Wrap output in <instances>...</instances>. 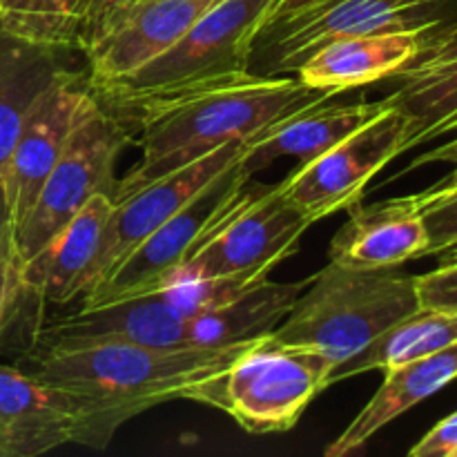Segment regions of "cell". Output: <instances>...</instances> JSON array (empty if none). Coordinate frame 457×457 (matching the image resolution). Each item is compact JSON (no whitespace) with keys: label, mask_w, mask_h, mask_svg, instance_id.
I'll return each instance as SVG.
<instances>
[{"label":"cell","mask_w":457,"mask_h":457,"mask_svg":"<svg viewBox=\"0 0 457 457\" xmlns=\"http://www.w3.org/2000/svg\"><path fill=\"white\" fill-rule=\"evenodd\" d=\"M422 36L424 31H393L330 40L299 65L297 79L335 96L393 79L420 52Z\"/></svg>","instance_id":"ffe728a7"},{"label":"cell","mask_w":457,"mask_h":457,"mask_svg":"<svg viewBox=\"0 0 457 457\" xmlns=\"http://www.w3.org/2000/svg\"><path fill=\"white\" fill-rule=\"evenodd\" d=\"M275 0H219L161 56L112 83L89 87L116 116L143 103L250 71L254 40Z\"/></svg>","instance_id":"277c9868"},{"label":"cell","mask_w":457,"mask_h":457,"mask_svg":"<svg viewBox=\"0 0 457 457\" xmlns=\"http://www.w3.org/2000/svg\"><path fill=\"white\" fill-rule=\"evenodd\" d=\"M129 141L125 119L94 103L45 179L25 221L13 230L22 263L38 254L94 195L103 192L114 199L116 161Z\"/></svg>","instance_id":"8992f818"},{"label":"cell","mask_w":457,"mask_h":457,"mask_svg":"<svg viewBox=\"0 0 457 457\" xmlns=\"http://www.w3.org/2000/svg\"><path fill=\"white\" fill-rule=\"evenodd\" d=\"M308 281L275 284L262 279L223 306L190 317L186 324L187 346L217 348L268 337L288 315Z\"/></svg>","instance_id":"603a6c76"},{"label":"cell","mask_w":457,"mask_h":457,"mask_svg":"<svg viewBox=\"0 0 457 457\" xmlns=\"http://www.w3.org/2000/svg\"><path fill=\"white\" fill-rule=\"evenodd\" d=\"M112 205L110 195H94L38 254L22 263L25 293L49 303H70L83 297L85 277L96 257Z\"/></svg>","instance_id":"d6986e66"},{"label":"cell","mask_w":457,"mask_h":457,"mask_svg":"<svg viewBox=\"0 0 457 457\" xmlns=\"http://www.w3.org/2000/svg\"><path fill=\"white\" fill-rule=\"evenodd\" d=\"M187 320L165 299L163 290L83 306L74 315L49 321L40 328L38 351L132 344L152 348H181Z\"/></svg>","instance_id":"5bb4252c"},{"label":"cell","mask_w":457,"mask_h":457,"mask_svg":"<svg viewBox=\"0 0 457 457\" xmlns=\"http://www.w3.org/2000/svg\"><path fill=\"white\" fill-rule=\"evenodd\" d=\"M94 0H0V29L40 45L79 47Z\"/></svg>","instance_id":"d4e9b609"},{"label":"cell","mask_w":457,"mask_h":457,"mask_svg":"<svg viewBox=\"0 0 457 457\" xmlns=\"http://www.w3.org/2000/svg\"><path fill=\"white\" fill-rule=\"evenodd\" d=\"M437 161H449V163H453V172H451L449 177L442 179L440 183H436L431 190H451V187H457V138L445 143V145L437 147V150H431L427 152V154L418 156V159L409 165V170L420 168V165L424 163H437Z\"/></svg>","instance_id":"4dcf8cb0"},{"label":"cell","mask_w":457,"mask_h":457,"mask_svg":"<svg viewBox=\"0 0 457 457\" xmlns=\"http://www.w3.org/2000/svg\"><path fill=\"white\" fill-rule=\"evenodd\" d=\"M65 52L0 29V186L29 110L45 89L71 71Z\"/></svg>","instance_id":"7402d4cb"},{"label":"cell","mask_w":457,"mask_h":457,"mask_svg":"<svg viewBox=\"0 0 457 457\" xmlns=\"http://www.w3.org/2000/svg\"><path fill=\"white\" fill-rule=\"evenodd\" d=\"M457 344V312L415 311L391 328L384 330L378 339L351 360L335 366L328 375V386L344 382L369 370H388L406 361L433 355L446 346Z\"/></svg>","instance_id":"cb8c5ba5"},{"label":"cell","mask_w":457,"mask_h":457,"mask_svg":"<svg viewBox=\"0 0 457 457\" xmlns=\"http://www.w3.org/2000/svg\"><path fill=\"white\" fill-rule=\"evenodd\" d=\"M333 3H337V0H275V4H272L270 13H268L266 18V25L263 27L275 25V22L293 21V18H299V16H306V13L317 12V9Z\"/></svg>","instance_id":"f546056e"},{"label":"cell","mask_w":457,"mask_h":457,"mask_svg":"<svg viewBox=\"0 0 457 457\" xmlns=\"http://www.w3.org/2000/svg\"><path fill=\"white\" fill-rule=\"evenodd\" d=\"M74 404L34 373L0 364V457H36L74 442Z\"/></svg>","instance_id":"e0dca14e"},{"label":"cell","mask_w":457,"mask_h":457,"mask_svg":"<svg viewBox=\"0 0 457 457\" xmlns=\"http://www.w3.org/2000/svg\"><path fill=\"white\" fill-rule=\"evenodd\" d=\"M384 107L386 101L317 103L245 141L241 163L250 177L277 159H299V165H303L375 119Z\"/></svg>","instance_id":"ac0fdd59"},{"label":"cell","mask_w":457,"mask_h":457,"mask_svg":"<svg viewBox=\"0 0 457 457\" xmlns=\"http://www.w3.org/2000/svg\"><path fill=\"white\" fill-rule=\"evenodd\" d=\"M13 228L12 221V210H9V201H7V192H4V186H0V239H3L4 232Z\"/></svg>","instance_id":"d6a6232c"},{"label":"cell","mask_w":457,"mask_h":457,"mask_svg":"<svg viewBox=\"0 0 457 457\" xmlns=\"http://www.w3.org/2000/svg\"><path fill=\"white\" fill-rule=\"evenodd\" d=\"M244 145L245 143H228V145L192 161L190 165L163 174V177L138 187L132 195L114 201L101 244H98L96 257L85 277L83 297L96 290L145 237L163 226L187 201L195 199L221 170H226L244 152Z\"/></svg>","instance_id":"7c38bea8"},{"label":"cell","mask_w":457,"mask_h":457,"mask_svg":"<svg viewBox=\"0 0 457 457\" xmlns=\"http://www.w3.org/2000/svg\"><path fill=\"white\" fill-rule=\"evenodd\" d=\"M250 344L217 348L103 344L36 351L31 373L74 404V445L107 449L125 422L170 400H183L187 391L223 373Z\"/></svg>","instance_id":"6da1fadb"},{"label":"cell","mask_w":457,"mask_h":457,"mask_svg":"<svg viewBox=\"0 0 457 457\" xmlns=\"http://www.w3.org/2000/svg\"><path fill=\"white\" fill-rule=\"evenodd\" d=\"M25 293L22 284V257L18 253L16 235L9 228L0 239V337L13 315L18 299Z\"/></svg>","instance_id":"83f0119b"},{"label":"cell","mask_w":457,"mask_h":457,"mask_svg":"<svg viewBox=\"0 0 457 457\" xmlns=\"http://www.w3.org/2000/svg\"><path fill=\"white\" fill-rule=\"evenodd\" d=\"M457 451V411L431 428L411 449V457H453Z\"/></svg>","instance_id":"f1b7e54d"},{"label":"cell","mask_w":457,"mask_h":457,"mask_svg":"<svg viewBox=\"0 0 457 457\" xmlns=\"http://www.w3.org/2000/svg\"><path fill=\"white\" fill-rule=\"evenodd\" d=\"M415 293L424 311L457 312V245L445 250L436 270L415 277Z\"/></svg>","instance_id":"4316f807"},{"label":"cell","mask_w":457,"mask_h":457,"mask_svg":"<svg viewBox=\"0 0 457 457\" xmlns=\"http://www.w3.org/2000/svg\"><path fill=\"white\" fill-rule=\"evenodd\" d=\"M116 3H120V0H94L92 9H89V16L87 21H85V27H83V34H80V40H83V36L87 34L89 29H92L94 25H96L98 21H101L103 16H105L107 12H110L112 7H114ZM80 40H79V47H80Z\"/></svg>","instance_id":"1f68e13d"},{"label":"cell","mask_w":457,"mask_h":457,"mask_svg":"<svg viewBox=\"0 0 457 457\" xmlns=\"http://www.w3.org/2000/svg\"><path fill=\"white\" fill-rule=\"evenodd\" d=\"M333 96L324 89L308 87L299 79L248 71L177 96L143 103L128 114L137 123L141 163L116 181L112 201L123 199L228 143L250 141L277 120Z\"/></svg>","instance_id":"7a4b0ae2"},{"label":"cell","mask_w":457,"mask_h":457,"mask_svg":"<svg viewBox=\"0 0 457 457\" xmlns=\"http://www.w3.org/2000/svg\"><path fill=\"white\" fill-rule=\"evenodd\" d=\"M427 228L424 257L440 254L457 245V187L451 190H424L418 195Z\"/></svg>","instance_id":"484cf974"},{"label":"cell","mask_w":457,"mask_h":457,"mask_svg":"<svg viewBox=\"0 0 457 457\" xmlns=\"http://www.w3.org/2000/svg\"><path fill=\"white\" fill-rule=\"evenodd\" d=\"M219 0H120L80 40L89 87L132 74L172 47Z\"/></svg>","instance_id":"8fae6325"},{"label":"cell","mask_w":457,"mask_h":457,"mask_svg":"<svg viewBox=\"0 0 457 457\" xmlns=\"http://www.w3.org/2000/svg\"><path fill=\"white\" fill-rule=\"evenodd\" d=\"M427 228L418 195L388 199L382 204L353 205L351 217L333 237L328 257L346 268H395L411 259H422Z\"/></svg>","instance_id":"2e32d148"},{"label":"cell","mask_w":457,"mask_h":457,"mask_svg":"<svg viewBox=\"0 0 457 457\" xmlns=\"http://www.w3.org/2000/svg\"><path fill=\"white\" fill-rule=\"evenodd\" d=\"M312 219L286 196L284 187H259L232 210L208 239L170 277V284L195 279H266L268 272L297 253L299 239ZM163 286V288H165Z\"/></svg>","instance_id":"ba28073f"},{"label":"cell","mask_w":457,"mask_h":457,"mask_svg":"<svg viewBox=\"0 0 457 457\" xmlns=\"http://www.w3.org/2000/svg\"><path fill=\"white\" fill-rule=\"evenodd\" d=\"M457 18V0H337L333 4L275 22L259 31L266 58L262 76L297 71L315 49L351 36L428 31Z\"/></svg>","instance_id":"9c48e42d"},{"label":"cell","mask_w":457,"mask_h":457,"mask_svg":"<svg viewBox=\"0 0 457 457\" xmlns=\"http://www.w3.org/2000/svg\"><path fill=\"white\" fill-rule=\"evenodd\" d=\"M415 311V275L397 266L361 270L330 262L311 277L268 339L315 351L339 366Z\"/></svg>","instance_id":"3957f363"},{"label":"cell","mask_w":457,"mask_h":457,"mask_svg":"<svg viewBox=\"0 0 457 457\" xmlns=\"http://www.w3.org/2000/svg\"><path fill=\"white\" fill-rule=\"evenodd\" d=\"M453 457H457V451H455V453H453Z\"/></svg>","instance_id":"836d02e7"},{"label":"cell","mask_w":457,"mask_h":457,"mask_svg":"<svg viewBox=\"0 0 457 457\" xmlns=\"http://www.w3.org/2000/svg\"><path fill=\"white\" fill-rule=\"evenodd\" d=\"M333 369V361L320 353L262 337L241 351L223 373L187 391L183 400L221 409L254 436L286 433L328 388Z\"/></svg>","instance_id":"5b68a950"},{"label":"cell","mask_w":457,"mask_h":457,"mask_svg":"<svg viewBox=\"0 0 457 457\" xmlns=\"http://www.w3.org/2000/svg\"><path fill=\"white\" fill-rule=\"evenodd\" d=\"M457 379V344L384 370V382L357 418L326 446V457L357 453L384 427Z\"/></svg>","instance_id":"44dd1931"},{"label":"cell","mask_w":457,"mask_h":457,"mask_svg":"<svg viewBox=\"0 0 457 457\" xmlns=\"http://www.w3.org/2000/svg\"><path fill=\"white\" fill-rule=\"evenodd\" d=\"M244 154V152H241ZM241 154L217 174L174 217L141 241L105 281L83 297V306L137 297L163 288L170 277L204 244L210 232L254 195ZM259 190V187H257Z\"/></svg>","instance_id":"52a82bcc"},{"label":"cell","mask_w":457,"mask_h":457,"mask_svg":"<svg viewBox=\"0 0 457 457\" xmlns=\"http://www.w3.org/2000/svg\"><path fill=\"white\" fill-rule=\"evenodd\" d=\"M393 79L400 85L386 103L406 120L404 154L457 132V18L424 31L420 52Z\"/></svg>","instance_id":"9a60e30c"},{"label":"cell","mask_w":457,"mask_h":457,"mask_svg":"<svg viewBox=\"0 0 457 457\" xmlns=\"http://www.w3.org/2000/svg\"><path fill=\"white\" fill-rule=\"evenodd\" d=\"M404 116L386 103L369 123L317 159L297 165L281 187L315 223L335 212L351 210L360 204L375 174L404 154Z\"/></svg>","instance_id":"30bf717a"},{"label":"cell","mask_w":457,"mask_h":457,"mask_svg":"<svg viewBox=\"0 0 457 457\" xmlns=\"http://www.w3.org/2000/svg\"><path fill=\"white\" fill-rule=\"evenodd\" d=\"M94 103L96 96L89 89L87 76L76 70L61 76L34 103L9 156L3 181L13 230L25 221L45 179Z\"/></svg>","instance_id":"4fadbf2b"}]
</instances>
